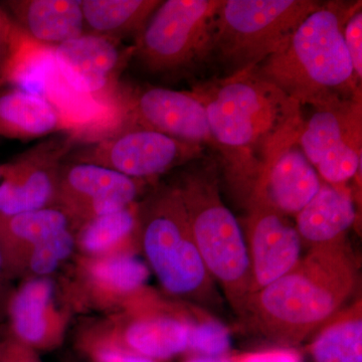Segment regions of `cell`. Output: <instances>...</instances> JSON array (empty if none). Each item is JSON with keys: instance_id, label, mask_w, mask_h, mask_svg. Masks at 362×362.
<instances>
[{"instance_id": "cell-17", "label": "cell", "mask_w": 362, "mask_h": 362, "mask_svg": "<svg viewBox=\"0 0 362 362\" xmlns=\"http://www.w3.org/2000/svg\"><path fill=\"white\" fill-rule=\"evenodd\" d=\"M76 268L78 299L101 309L123 310L145 291L150 270L134 252L80 257Z\"/></svg>"}, {"instance_id": "cell-15", "label": "cell", "mask_w": 362, "mask_h": 362, "mask_svg": "<svg viewBox=\"0 0 362 362\" xmlns=\"http://www.w3.org/2000/svg\"><path fill=\"white\" fill-rule=\"evenodd\" d=\"M144 291L130 302L123 316L105 333L125 349L152 361H164L188 350L192 320L162 310Z\"/></svg>"}, {"instance_id": "cell-19", "label": "cell", "mask_w": 362, "mask_h": 362, "mask_svg": "<svg viewBox=\"0 0 362 362\" xmlns=\"http://www.w3.org/2000/svg\"><path fill=\"white\" fill-rule=\"evenodd\" d=\"M66 132L78 134V126L51 99L21 88H0V136L30 140Z\"/></svg>"}, {"instance_id": "cell-20", "label": "cell", "mask_w": 362, "mask_h": 362, "mask_svg": "<svg viewBox=\"0 0 362 362\" xmlns=\"http://www.w3.org/2000/svg\"><path fill=\"white\" fill-rule=\"evenodd\" d=\"M0 4L40 47L54 49L87 33L82 0H6Z\"/></svg>"}, {"instance_id": "cell-13", "label": "cell", "mask_w": 362, "mask_h": 362, "mask_svg": "<svg viewBox=\"0 0 362 362\" xmlns=\"http://www.w3.org/2000/svg\"><path fill=\"white\" fill-rule=\"evenodd\" d=\"M145 181L95 164L66 160L59 171L56 206L69 214L76 230L86 221L137 202Z\"/></svg>"}, {"instance_id": "cell-9", "label": "cell", "mask_w": 362, "mask_h": 362, "mask_svg": "<svg viewBox=\"0 0 362 362\" xmlns=\"http://www.w3.org/2000/svg\"><path fill=\"white\" fill-rule=\"evenodd\" d=\"M111 111L114 127L139 126L204 149L209 147L221 156L206 109L190 90L157 86L132 87L122 83Z\"/></svg>"}, {"instance_id": "cell-23", "label": "cell", "mask_w": 362, "mask_h": 362, "mask_svg": "<svg viewBox=\"0 0 362 362\" xmlns=\"http://www.w3.org/2000/svg\"><path fill=\"white\" fill-rule=\"evenodd\" d=\"M138 204L99 218L76 230V249L81 257L99 258L122 252H134L138 242Z\"/></svg>"}, {"instance_id": "cell-6", "label": "cell", "mask_w": 362, "mask_h": 362, "mask_svg": "<svg viewBox=\"0 0 362 362\" xmlns=\"http://www.w3.org/2000/svg\"><path fill=\"white\" fill-rule=\"evenodd\" d=\"M320 6L312 0H221L206 62L216 64L223 78L252 71Z\"/></svg>"}, {"instance_id": "cell-14", "label": "cell", "mask_w": 362, "mask_h": 362, "mask_svg": "<svg viewBox=\"0 0 362 362\" xmlns=\"http://www.w3.org/2000/svg\"><path fill=\"white\" fill-rule=\"evenodd\" d=\"M246 235L252 297L297 265L303 243L288 216L257 194L249 197Z\"/></svg>"}, {"instance_id": "cell-16", "label": "cell", "mask_w": 362, "mask_h": 362, "mask_svg": "<svg viewBox=\"0 0 362 362\" xmlns=\"http://www.w3.org/2000/svg\"><path fill=\"white\" fill-rule=\"evenodd\" d=\"M54 295L49 277L28 278L6 298L4 329L32 349L59 345L65 334L66 315L59 310Z\"/></svg>"}, {"instance_id": "cell-32", "label": "cell", "mask_w": 362, "mask_h": 362, "mask_svg": "<svg viewBox=\"0 0 362 362\" xmlns=\"http://www.w3.org/2000/svg\"><path fill=\"white\" fill-rule=\"evenodd\" d=\"M233 362H302L301 356L292 349H277L245 354L232 358Z\"/></svg>"}, {"instance_id": "cell-34", "label": "cell", "mask_w": 362, "mask_h": 362, "mask_svg": "<svg viewBox=\"0 0 362 362\" xmlns=\"http://www.w3.org/2000/svg\"><path fill=\"white\" fill-rule=\"evenodd\" d=\"M7 277H9V276L7 275L6 266H4V256H2L1 250H0V287H1L4 279Z\"/></svg>"}, {"instance_id": "cell-1", "label": "cell", "mask_w": 362, "mask_h": 362, "mask_svg": "<svg viewBox=\"0 0 362 362\" xmlns=\"http://www.w3.org/2000/svg\"><path fill=\"white\" fill-rule=\"evenodd\" d=\"M190 93L206 109L228 175L251 192L272 159L301 132V105L252 71L214 78Z\"/></svg>"}, {"instance_id": "cell-28", "label": "cell", "mask_w": 362, "mask_h": 362, "mask_svg": "<svg viewBox=\"0 0 362 362\" xmlns=\"http://www.w3.org/2000/svg\"><path fill=\"white\" fill-rule=\"evenodd\" d=\"M230 349V330L216 319L192 321L188 350L197 356L226 357Z\"/></svg>"}, {"instance_id": "cell-22", "label": "cell", "mask_w": 362, "mask_h": 362, "mask_svg": "<svg viewBox=\"0 0 362 362\" xmlns=\"http://www.w3.org/2000/svg\"><path fill=\"white\" fill-rule=\"evenodd\" d=\"M73 221L61 207L54 206L0 216V250L7 275H18L33 247L66 228Z\"/></svg>"}, {"instance_id": "cell-2", "label": "cell", "mask_w": 362, "mask_h": 362, "mask_svg": "<svg viewBox=\"0 0 362 362\" xmlns=\"http://www.w3.org/2000/svg\"><path fill=\"white\" fill-rule=\"evenodd\" d=\"M358 280V267L345 242L312 247L291 271L252 295L251 312L259 332L291 349L339 313Z\"/></svg>"}, {"instance_id": "cell-3", "label": "cell", "mask_w": 362, "mask_h": 362, "mask_svg": "<svg viewBox=\"0 0 362 362\" xmlns=\"http://www.w3.org/2000/svg\"><path fill=\"white\" fill-rule=\"evenodd\" d=\"M358 4H321L277 52L252 71L315 110L361 100V81L343 39L345 23Z\"/></svg>"}, {"instance_id": "cell-10", "label": "cell", "mask_w": 362, "mask_h": 362, "mask_svg": "<svg viewBox=\"0 0 362 362\" xmlns=\"http://www.w3.org/2000/svg\"><path fill=\"white\" fill-rule=\"evenodd\" d=\"M133 54V45L89 33L52 49L54 69L64 85L109 111Z\"/></svg>"}, {"instance_id": "cell-33", "label": "cell", "mask_w": 362, "mask_h": 362, "mask_svg": "<svg viewBox=\"0 0 362 362\" xmlns=\"http://www.w3.org/2000/svg\"><path fill=\"white\" fill-rule=\"evenodd\" d=\"M185 362H233L232 359L226 358V357H206L197 356L190 357Z\"/></svg>"}, {"instance_id": "cell-5", "label": "cell", "mask_w": 362, "mask_h": 362, "mask_svg": "<svg viewBox=\"0 0 362 362\" xmlns=\"http://www.w3.org/2000/svg\"><path fill=\"white\" fill-rule=\"evenodd\" d=\"M138 242L149 270L166 293L197 303H214L213 278L195 245L175 185L159 188L138 204Z\"/></svg>"}, {"instance_id": "cell-25", "label": "cell", "mask_w": 362, "mask_h": 362, "mask_svg": "<svg viewBox=\"0 0 362 362\" xmlns=\"http://www.w3.org/2000/svg\"><path fill=\"white\" fill-rule=\"evenodd\" d=\"M308 352L312 362H362L361 304L338 313L320 328Z\"/></svg>"}, {"instance_id": "cell-27", "label": "cell", "mask_w": 362, "mask_h": 362, "mask_svg": "<svg viewBox=\"0 0 362 362\" xmlns=\"http://www.w3.org/2000/svg\"><path fill=\"white\" fill-rule=\"evenodd\" d=\"M76 250V230L66 228L33 247L21 274L28 278H47L70 258Z\"/></svg>"}, {"instance_id": "cell-18", "label": "cell", "mask_w": 362, "mask_h": 362, "mask_svg": "<svg viewBox=\"0 0 362 362\" xmlns=\"http://www.w3.org/2000/svg\"><path fill=\"white\" fill-rule=\"evenodd\" d=\"M321 185L322 180L296 142L272 159L251 194L263 197L285 216H296L318 194Z\"/></svg>"}, {"instance_id": "cell-31", "label": "cell", "mask_w": 362, "mask_h": 362, "mask_svg": "<svg viewBox=\"0 0 362 362\" xmlns=\"http://www.w3.org/2000/svg\"><path fill=\"white\" fill-rule=\"evenodd\" d=\"M33 350L0 329V362H39Z\"/></svg>"}, {"instance_id": "cell-12", "label": "cell", "mask_w": 362, "mask_h": 362, "mask_svg": "<svg viewBox=\"0 0 362 362\" xmlns=\"http://www.w3.org/2000/svg\"><path fill=\"white\" fill-rule=\"evenodd\" d=\"M297 143L324 182L344 187L361 168V99L315 110Z\"/></svg>"}, {"instance_id": "cell-24", "label": "cell", "mask_w": 362, "mask_h": 362, "mask_svg": "<svg viewBox=\"0 0 362 362\" xmlns=\"http://www.w3.org/2000/svg\"><path fill=\"white\" fill-rule=\"evenodd\" d=\"M160 4L159 0H82L87 33L135 40Z\"/></svg>"}, {"instance_id": "cell-4", "label": "cell", "mask_w": 362, "mask_h": 362, "mask_svg": "<svg viewBox=\"0 0 362 362\" xmlns=\"http://www.w3.org/2000/svg\"><path fill=\"white\" fill-rule=\"evenodd\" d=\"M181 173L175 187L202 261L235 311L245 314L252 288L246 235L221 199L216 164L201 162Z\"/></svg>"}, {"instance_id": "cell-29", "label": "cell", "mask_w": 362, "mask_h": 362, "mask_svg": "<svg viewBox=\"0 0 362 362\" xmlns=\"http://www.w3.org/2000/svg\"><path fill=\"white\" fill-rule=\"evenodd\" d=\"M86 345L96 362H156L125 349L105 331L90 334L86 339Z\"/></svg>"}, {"instance_id": "cell-11", "label": "cell", "mask_w": 362, "mask_h": 362, "mask_svg": "<svg viewBox=\"0 0 362 362\" xmlns=\"http://www.w3.org/2000/svg\"><path fill=\"white\" fill-rule=\"evenodd\" d=\"M78 136L59 133L0 164V216L56 206L59 176Z\"/></svg>"}, {"instance_id": "cell-30", "label": "cell", "mask_w": 362, "mask_h": 362, "mask_svg": "<svg viewBox=\"0 0 362 362\" xmlns=\"http://www.w3.org/2000/svg\"><path fill=\"white\" fill-rule=\"evenodd\" d=\"M343 39L359 81L362 78V11L361 2L357 4L343 28Z\"/></svg>"}, {"instance_id": "cell-26", "label": "cell", "mask_w": 362, "mask_h": 362, "mask_svg": "<svg viewBox=\"0 0 362 362\" xmlns=\"http://www.w3.org/2000/svg\"><path fill=\"white\" fill-rule=\"evenodd\" d=\"M28 39L0 4V88L40 49Z\"/></svg>"}, {"instance_id": "cell-7", "label": "cell", "mask_w": 362, "mask_h": 362, "mask_svg": "<svg viewBox=\"0 0 362 362\" xmlns=\"http://www.w3.org/2000/svg\"><path fill=\"white\" fill-rule=\"evenodd\" d=\"M221 0L161 1L134 40L136 61L147 73L175 77L206 63Z\"/></svg>"}, {"instance_id": "cell-21", "label": "cell", "mask_w": 362, "mask_h": 362, "mask_svg": "<svg viewBox=\"0 0 362 362\" xmlns=\"http://www.w3.org/2000/svg\"><path fill=\"white\" fill-rule=\"evenodd\" d=\"M295 216L302 243L312 249L345 242L356 223V209L346 188L322 181L318 194Z\"/></svg>"}, {"instance_id": "cell-8", "label": "cell", "mask_w": 362, "mask_h": 362, "mask_svg": "<svg viewBox=\"0 0 362 362\" xmlns=\"http://www.w3.org/2000/svg\"><path fill=\"white\" fill-rule=\"evenodd\" d=\"M204 149L157 131L119 125L83 146H76L66 160L103 166L148 182L201 158Z\"/></svg>"}, {"instance_id": "cell-35", "label": "cell", "mask_w": 362, "mask_h": 362, "mask_svg": "<svg viewBox=\"0 0 362 362\" xmlns=\"http://www.w3.org/2000/svg\"><path fill=\"white\" fill-rule=\"evenodd\" d=\"M0 180H1V170H0Z\"/></svg>"}]
</instances>
